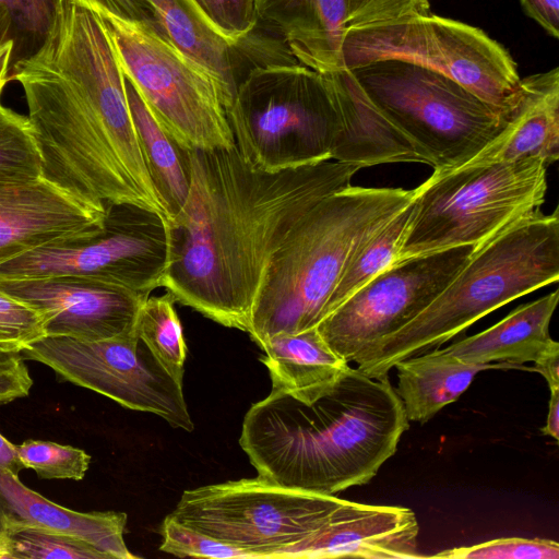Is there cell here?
Wrapping results in <instances>:
<instances>
[{"instance_id":"obj_1","label":"cell","mask_w":559,"mask_h":559,"mask_svg":"<svg viewBox=\"0 0 559 559\" xmlns=\"http://www.w3.org/2000/svg\"><path fill=\"white\" fill-rule=\"evenodd\" d=\"M190 189L169 225L162 287L212 321L247 332L271 259L318 202L350 186L358 166L326 160L258 170L233 150H188Z\"/></svg>"},{"instance_id":"obj_2","label":"cell","mask_w":559,"mask_h":559,"mask_svg":"<svg viewBox=\"0 0 559 559\" xmlns=\"http://www.w3.org/2000/svg\"><path fill=\"white\" fill-rule=\"evenodd\" d=\"M407 429L388 374L349 367L311 404L272 390L247 412L239 444L262 479L334 495L369 483Z\"/></svg>"},{"instance_id":"obj_3","label":"cell","mask_w":559,"mask_h":559,"mask_svg":"<svg viewBox=\"0 0 559 559\" xmlns=\"http://www.w3.org/2000/svg\"><path fill=\"white\" fill-rule=\"evenodd\" d=\"M44 178L97 204H131L169 213L145 166L127 92L66 80L39 55L16 66Z\"/></svg>"},{"instance_id":"obj_4","label":"cell","mask_w":559,"mask_h":559,"mask_svg":"<svg viewBox=\"0 0 559 559\" xmlns=\"http://www.w3.org/2000/svg\"><path fill=\"white\" fill-rule=\"evenodd\" d=\"M415 189L349 186L310 209L273 254L248 333L259 346L277 333L316 328L358 250L407 206Z\"/></svg>"},{"instance_id":"obj_5","label":"cell","mask_w":559,"mask_h":559,"mask_svg":"<svg viewBox=\"0 0 559 559\" xmlns=\"http://www.w3.org/2000/svg\"><path fill=\"white\" fill-rule=\"evenodd\" d=\"M559 280V215L524 218L476 247L442 293L416 318L355 361L372 378L466 330L493 310Z\"/></svg>"},{"instance_id":"obj_6","label":"cell","mask_w":559,"mask_h":559,"mask_svg":"<svg viewBox=\"0 0 559 559\" xmlns=\"http://www.w3.org/2000/svg\"><path fill=\"white\" fill-rule=\"evenodd\" d=\"M548 165L538 157L463 165L415 188L412 213L392 264L460 246L475 248L540 212Z\"/></svg>"},{"instance_id":"obj_7","label":"cell","mask_w":559,"mask_h":559,"mask_svg":"<svg viewBox=\"0 0 559 559\" xmlns=\"http://www.w3.org/2000/svg\"><path fill=\"white\" fill-rule=\"evenodd\" d=\"M226 116L241 158L267 173L331 160L340 132L326 75L298 62L251 68Z\"/></svg>"},{"instance_id":"obj_8","label":"cell","mask_w":559,"mask_h":559,"mask_svg":"<svg viewBox=\"0 0 559 559\" xmlns=\"http://www.w3.org/2000/svg\"><path fill=\"white\" fill-rule=\"evenodd\" d=\"M350 72L435 170L460 168L472 160L508 121L509 115L456 82L416 64L381 60Z\"/></svg>"},{"instance_id":"obj_9","label":"cell","mask_w":559,"mask_h":559,"mask_svg":"<svg viewBox=\"0 0 559 559\" xmlns=\"http://www.w3.org/2000/svg\"><path fill=\"white\" fill-rule=\"evenodd\" d=\"M400 60L441 74L493 108L510 115L521 76L510 52L481 28L437 14L347 28L344 70Z\"/></svg>"},{"instance_id":"obj_10","label":"cell","mask_w":559,"mask_h":559,"mask_svg":"<svg viewBox=\"0 0 559 559\" xmlns=\"http://www.w3.org/2000/svg\"><path fill=\"white\" fill-rule=\"evenodd\" d=\"M123 69L150 112L185 150H233L235 139L212 76L142 22L102 14Z\"/></svg>"},{"instance_id":"obj_11","label":"cell","mask_w":559,"mask_h":559,"mask_svg":"<svg viewBox=\"0 0 559 559\" xmlns=\"http://www.w3.org/2000/svg\"><path fill=\"white\" fill-rule=\"evenodd\" d=\"M342 500L258 476L186 490L169 515L252 559H280L320 530Z\"/></svg>"},{"instance_id":"obj_12","label":"cell","mask_w":559,"mask_h":559,"mask_svg":"<svg viewBox=\"0 0 559 559\" xmlns=\"http://www.w3.org/2000/svg\"><path fill=\"white\" fill-rule=\"evenodd\" d=\"M167 259V224L160 215L131 204H108L100 233L3 262L0 281L74 275L150 296L162 287Z\"/></svg>"},{"instance_id":"obj_13","label":"cell","mask_w":559,"mask_h":559,"mask_svg":"<svg viewBox=\"0 0 559 559\" xmlns=\"http://www.w3.org/2000/svg\"><path fill=\"white\" fill-rule=\"evenodd\" d=\"M21 356L46 365L63 381L95 391L124 407L156 414L173 428H194L182 383L171 377L138 335L105 341L45 335L23 349Z\"/></svg>"},{"instance_id":"obj_14","label":"cell","mask_w":559,"mask_h":559,"mask_svg":"<svg viewBox=\"0 0 559 559\" xmlns=\"http://www.w3.org/2000/svg\"><path fill=\"white\" fill-rule=\"evenodd\" d=\"M460 246L391 264L347 297L316 328L330 348L355 362L424 311L469 260Z\"/></svg>"},{"instance_id":"obj_15","label":"cell","mask_w":559,"mask_h":559,"mask_svg":"<svg viewBox=\"0 0 559 559\" xmlns=\"http://www.w3.org/2000/svg\"><path fill=\"white\" fill-rule=\"evenodd\" d=\"M0 289L35 309L46 335L84 341L138 335V317L148 297L74 275L0 281Z\"/></svg>"},{"instance_id":"obj_16","label":"cell","mask_w":559,"mask_h":559,"mask_svg":"<svg viewBox=\"0 0 559 559\" xmlns=\"http://www.w3.org/2000/svg\"><path fill=\"white\" fill-rule=\"evenodd\" d=\"M108 204L79 198L43 178L0 186V264L33 249L92 237Z\"/></svg>"},{"instance_id":"obj_17","label":"cell","mask_w":559,"mask_h":559,"mask_svg":"<svg viewBox=\"0 0 559 559\" xmlns=\"http://www.w3.org/2000/svg\"><path fill=\"white\" fill-rule=\"evenodd\" d=\"M418 533L419 524L409 508L342 500L320 530L284 550L280 559L423 558Z\"/></svg>"},{"instance_id":"obj_18","label":"cell","mask_w":559,"mask_h":559,"mask_svg":"<svg viewBox=\"0 0 559 559\" xmlns=\"http://www.w3.org/2000/svg\"><path fill=\"white\" fill-rule=\"evenodd\" d=\"M326 75L340 117L332 159L360 168L391 163H424L425 158L367 97L353 73Z\"/></svg>"},{"instance_id":"obj_19","label":"cell","mask_w":559,"mask_h":559,"mask_svg":"<svg viewBox=\"0 0 559 559\" xmlns=\"http://www.w3.org/2000/svg\"><path fill=\"white\" fill-rule=\"evenodd\" d=\"M123 512H79L57 504L21 483L19 475L0 468V534L20 526H34L82 538L109 559L135 558L123 539Z\"/></svg>"},{"instance_id":"obj_20","label":"cell","mask_w":559,"mask_h":559,"mask_svg":"<svg viewBox=\"0 0 559 559\" xmlns=\"http://www.w3.org/2000/svg\"><path fill=\"white\" fill-rule=\"evenodd\" d=\"M559 158V69L521 78L520 95L498 136L465 165Z\"/></svg>"},{"instance_id":"obj_21","label":"cell","mask_w":559,"mask_h":559,"mask_svg":"<svg viewBox=\"0 0 559 559\" xmlns=\"http://www.w3.org/2000/svg\"><path fill=\"white\" fill-rule=\"evenodd\" d=\"M257 10L298 63L321 74L344 70L346 0H257Z\"/></svg>"},{"instance_id":"obj_22","label":"cell","mask_w":559,"mask_h":559,"mask_svg":"<svg viewBox=\"0 0 559 559\" xmlns=\"http://www.w3.org/2000/svg\"><path fill=\"white\" fill-rule=\"evenodd\" d=\"M559 292L521 305L489 329L441 349L466 364H508L512 367L536 362L559 349L549 334Z\"/></svg>"},{"instance_id":"obj_23","label":"cell","mask_w":559,"mask_h":559,"mask_svg":"<svg viewBox=\"0 0 559 559\" xmlns=\"http://www.w3.org/2000/svg\"><path fill=\"white\" fill-rule=\"evenodd\" d=\"M260 347L261 361L267 367L272 390L311 404L328 393L349 364L337 356L317 328L299 333H277Z\"/></svg>"},{"instance_id":"obj_24","label":"cell","mask_w":559,"mask_h":559,"mask_svg":"<svg viewBox=\"0 0 559 559\" xmlns=\"http://www.w3.org/2000/svg\"><path fill=\"white\" fill-rule=\"evenodd\" d=\"M165 37L216 83L226 109L235 96L238 47L222 36L193 0H150Z\"/></svg>"},{"instance_id":"obj_25","label":"cell","mask_w":559,"mask_h":559,"mask_svg":"<svg viewBox=\"0 0 559 559\" xmlns=\"http://www.w3.org/2000/svg\"><path fill=\"white\" fill-rule=\"evenodd\" d=\"M396 392L408 421L425 424L445 405L456 401L475 376L491 368L512 367L508 364H466L436 348L397 361Z\"/></svg>"},{"instance_id":"obj_26","label":"cell","mask_w":559,"mask_h":559,"mask_svg":"<svg viewBox=\"0 0 559 559\" xmlns=\"http://www.w3.org/2000/svg\"><path fill=\"white\" fill-rule=\"evenodd\" d=\"M126 90L145 166L171 223L185 205L190 189L188 150L163 130L127 78Z\"/></svg>"},{"instance_id":"obj_27","label":"cell","mask_w":559,"mask_h":559,"mask_svg":"<svg viewBox=\"0 0 559 559\" xmlns=\"http://www.w3.org/2000/svg\"><path fill=\"white\" fill-rule=\"evenodd\" d=\"M411 213L412 202L358 250L345 269L332 294L329 302V314L347 297L394 262L396 252L404 238Z\"/></svg>"},{"instance_id":"obj_28","label":"cell","mask_w":559,"mask_h":559,"mask_svg":"<svg viewBox=\"0 0 559 559\" xmlns=\"http://www.w3.org/2000/svg\"><path fill=\"white\" fill-rule=\"evenodd\" d=\"M175 302L169 293L148 296L138 317L136 334L171 377L182 383L187 345Z\"/></svg>"},{"instance_id":"obj_29","label":"cell","mask_w":559,"mask_h":559,"mask_svg":"<svg viewBox=\"0 0 559 559\" xmlns=\"http://www.w3.org/2000/svg\"><path fill=\"white\" fill-rule=\"evenodd\" d=\"M43 178V157L28 117L3 106L0 93V186Z\"/></svg>"},{"instance_id":"obj_30","label":"cell","mask_w":559,"mask_h":559,"mask_svg":"<svg viewBox=\"0 0 559 559\" xmlns=\"http://www.w3.org/2000/svg\"><path fill=\"white\" fill-rule=\"evenodd\" d=\"M60 0H0L10 20L11 70L36 55L55 25Z\"/></svg>"},{"instance_id":"obj_31","label":"cell","mask_w":559,"mask_h":559,"mask_svg":"<svg viewBox=\"0 0 559 559\" xmlns=\"http://www.w3.org/2000/svg\"><path fill=\"white\" fill-rule=\"evenodd\" d=\"M4 535L7 559H109L93 544L58 531L20 526L5 531Z\"/></svg>"},{"instance_id":"obj_32","label":"cell","mask_w":559,"mask_h":559,"mask_svg":"<svg viewBox=\"0 0 559 559\" xmlns=\"http://www.w3.org/2000/svg\"><path fill=\"white\" fill-rule=\"evenodd\" d=\"M16 448L24 467L44 479L81 480L91 463L84 450L52 441L28 439Z\"/></svg>"},{"instance_id":"obj_33","label":"cell","mask_w":559,"mask_h":559,"mask_svg":"<svg viewBox=\"0 0 559 559\" xmlns=\"http://www.w3.org/2000/svg\"><path fill=\"white\" fill-rule=\"evenodd\" d=\"M423 558L447 559H558L559 544L550 539L507 537L442 550Z\"/></svg>"},{"instance_id":"obj_34","label":"cell","mask_w":559,"mask_h":559,"mask_svg":"<svg viewBox=\"0 0 559 559\" xmlns=\"http://www.w3.org/2000/svg\"><path fill=\"white\" fill-rule=\"evenodd\" d=\"M162 535L163 543L159 549L177 557L252 559L246 550L186 526L174 520L169 514L162 524Z\"/></svg>"},{"instance_id":"obj_35","label":"cell","mask_w":559,"mask_h":559,"mask_svg":"<svg viewBox=\"0 0 559 559\" xmlns=\"http://www.w3.org/2000/svg\"><path fill=\"white\" fill-rule=\"evenodd\" d=\"M45 335L40 314L0 289V352L21 353Z\"/></svg>"},{"instance_id":"obj_36","label":"cell","mask_w":559,"mask_h":559,"mask_svg":"<svg viewBox=\"0 0 559 559\" xmlns=\"http://www.w3.org/2000/svg\"><path fill=\"white\" fill-rule=\"evenodd\" d=\"M201 12L233 45L239 46L259 23L257 0H193Z\"/></svg>"},{"instance_id":"obj_37","label":"cell","mask_w":559,"mask_h":559,"mask_svg":"<svg viewBox=\"0 0 559 559\" xmlns=\"http://www.w3.org/2000/svg\"><path fill=\"white\" fill-rule=\"evenodd\" d=\"M429 13V0H346L345 26L364 27Z\"/></svg>"},{"instance_id":"obj_38","label":"cell","mask_w":559,"mask_h":559,"mask_svg":"<svg viewBox=\"0 0 559 559\" xmlns=\"http://www.w3.org/2000/svg\"><path fill=\"white\" fill-rule=\"evenodd\" d=\"M83 3L102 14H109L116 17L142 22L160 35L163 28L150 0H81Z\"/></svg>"},{"instance_id":"obj_39","label":"cell","mask_w":559,"mask_h":559,"mask_svg":"<svg viewBox=\"0 0 559 559\" xmlns=\"http://www.w3.org/2000/svg\"><path fill=\"white\" fill-rule=\"evenodd\" d=\"M33 380L20 355L0 364V406L28 395Z\"/></svg>"},{"instance_id":"obj_40","label":"cell","mask_w":559,"mask_h":559,"mask_svg":"<svg viewBox=\"0 0 559 559\" xmlns=\"http://www.w3.org/2000/svg\"><path fill=\"white\" fill-rule=\"evenodd\" d=\"M524 12L551 37L559 38V0H519Z\"/></svg>"},{"instance_id":"obj_41","label":"cell","mask_w":559,"mask_h":559,"mask_svg":"<svg viewBox=\"0 0 559 559\" xmlns=\"http://www.w3.org/2000/svg\"><path fill=\"white\" fill-rule=\"evenodd\" d=\"M540 373L547 381L549 390H559V349L552 350L534 362L531 369Z\"/></svg>"},{"instance_id":"obj_42","label":"cell","mask_w":559,"mask_h":559,"mask_svg":"<svg viewBox=\"0 0 559 559\" xmlns=\"http://www.w3.org/2000/svg\"><path fill=\"white\" fill-rule=\"evenodd\" d=\"M0 468L14 475L25 468L17 453L15 444L0 433Z\"/></svg>"},{"instance_id":"obj_43","label":"cell","mask_w":559,"mask_h":559,"mask_svg":"<svg viewBox=\"0 0 559 559\" xmlns=\"http://www.w3.org/2000/svg\"><path fill=\"white\" fill-rule=\"evenodd\" d=\"M542 432L555 440L559 439V390L550 391L547 420Z\"/></svg>"},{"instance_id":"obj_44","label":"cell","mask_w":559,"mask_h":559,"mask_svg":"<svg viewBox=\"0 0 559 559\" xmlns=\"http://www.w3.org/2000/svg\"><path fill=\"white\" fill-rule=\"evenodd\" d=\"M12 56V41L0 45V93L8 81H10Z\"/></svg>"},{"instance_id":"obj_45","label":"cell","mask_w":559,"mask_h":559,"mask_svg":"<svg viewBox=\"0 0 559 559\" xmlns=\"http://www.w3.org/2000/svg\"><path fill=\"white\" fill-rule=\"evenodd\" d=\"M8 556V539L4 534H0V559Z\"/></svg>"},{"instance_id":"obj_46","label":"cell","mask_w":559,"mask_h":559,"mask_svg":"<svg viewBox=\"0 0 559 559\" xmlns=\"http://www.w3.org/2000/svg\"><path fill=\"white\" fill-rule=\"evenodd\" d=\"M20 355H21L20 353H3V352H0V364L10 361V360L16 358Z\"/></svg>"}]
</instances>
